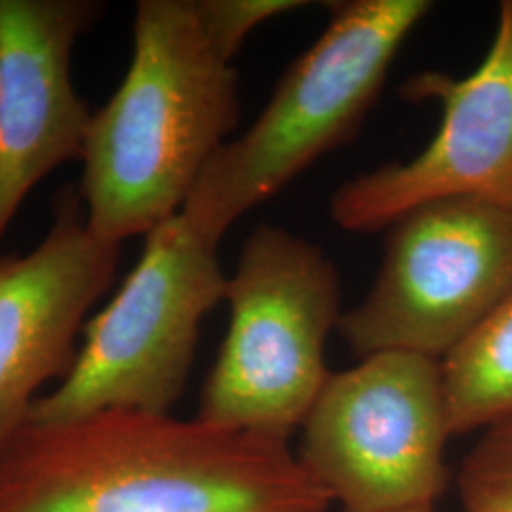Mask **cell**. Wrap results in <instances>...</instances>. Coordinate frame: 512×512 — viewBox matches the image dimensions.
<instances>
[{
    "mask_svg": "<svg viewBox=\"0 0 512 512\" xmlns=\"http://www.w3.org/2000/svg\"><path fill=\"white\" fill-rule=\"evenodd\" d=\"M304 6L302 0H196L207 37L228 61L260 23Z\"/></svg>",
    "mask_w": 512,
    "mask_h": 512,
    "instance_id": "cell-13",
    "label": "cell"
},
{
    "mask_svg": "<svg viewBox=\"0 0 512 512\" xmlns=\"http://www.w3.org/2000/svg\"><path fill=\"white\" fill-rule=\"evenodd\" d=\"M410 512H435V509H420V511H410Z\"/></svg>",
    "mask_w": 512,
    "mask_h": 512,
    "instance_id": "cell-14",
    "label": "cell"
},
{
    "mask_svg": "<svg viewBox=\"0 0 512 512\" xmlns=\"http://www.w3.org/2000/svg\"><path fill=\"white\" fill-rule=\"evenodd\" d=\"M287 440L169 414L27 421L0 446V512H329Z\"/></svg>",
    "mask_w": 512,
    "mask_h": 512,
    "instance_id": "cell-1",
    "label": "cell"
},
{
    "mask_svg": "<svg viewBox=\"0 0 512 512\" xmlns=\"http://www.w3.org/2000/svg\"><path fill=\"white\" fill-rule=\"evenodd\" d=\"M238 120V73L196 0L137 2L128 73L93 112L82 154L78 194L93 236L122 245L179 215Z\"/></svg>",
    "mask_w": 512,
    "mask_h": 512,
    "instance_id": "cell-2",
    "label": "cell"
},
{
    "mask_svg": "<svg viewBox=\"0 0 512 512\" xmlns=\"http://www.w3.org/2000/svg\"><path fill=\"white\" fill-rule=\"evenodd\" d=\"M101 10L93 0H0V241L44 177L82 160L93 112L71 59Z\"/></svg>",
    "mask_w": 512,
    "mask_h": 512,
    "instance_id": "cell-10",
    "label": "cell"
},
{
    "mask_svg": "<svg viewBox=\"0 0 512 512\" xmlns=\"http://www.w3.org/2000/svg\"><path fill=\"white\" fill-rule=\"evenodd\" d=\"M408 101H435L439 131L418 156L349 179L330 198L336 226L374 234L423 203L473 198L512 211V0L499 4L490 50L465 78L410 76Z\"/></svg>",
    "mask_w": 512,
    "mask_h": 512,
    "instance_id": "cell-8",
    "label": "cell"
},
{
    "mask_svg": "<svg viewBox=\"0 0 512 512\" xmlns=\"http://www.w3.org/2000/svg\"><path fill=\"white\" fill-rule=\"evenodd\" d=\"M217 247L183 215L148 232L122 289L84 325L73 370L29 420L57 425L107 410L169 414L183 395L203 317L224 300Z\"/></svg>",
    "mask_w": 512,
    "mask_h": 512,
    "instance_id": "cell-5",
    "label": "cell"
},
{
    "mask_svg": "<svg viewBox=\"0 0 512 512\" xmlns=\"http://www.w3.org/2000/svg\"><path fill=\"white\" fill-rule=\"evenodd\" d=\"M224 300L230 323L198 418L289 442L332 374L325 346L344 315L338 270L308 239L260 224Z\"/></svg>",
    "mask_w": 512,
    "mask_h": 512,
    "instance_id": "cell-4",
    "label": "cell"
},
{
    "mask_svg": "<svg viewBox=\"0 0 512 512\" xmlns=\"http://www.w3.org/2000/svg\"><path fill=\"white\" fill-rule=\"evenodd\" d=\"M429 0H348L281 76L251 128L226 141L203 169L183 215L219 245L245 213L268 202L321 156L348 145L378 101L406 37Z\"/></svg>",
    "mask_w": 512,
    "mask_h": 512,
    "instance_id": "cell-3",
    "label": "cell"
},
{
    "mask_svg": "<svg viewBox=\"0 0 512 512\" xmlns=\"http://www.w3.org/2000/svg\"><path fill=\"white\" fill-rule=\"evenodd\" d=\"M120 249L93 236L67 188L46 238L27 255H0V446L27 423L38 391L73 370L78 332L109 291Z\"/></svg>",
    "mask_w": 512,
    "mask_h": 512,
    "instance_id": "cell-9",
    "label": "cell"
},
{
    "mask_svg": "<svg viewBox=\"0 0 512 512\" xmlns=\"http://www.w3.org/2000/svg\"><path fill=\"white\" fill-rule=\"evenodd\" d=\"M385 232L380 272L338 325L361 359L408 351L440 361L512 293L511 209L437 200Z\"/></svg>",
    "mask_w": 512,
    "mask_h": 512,
    "instance_id": "cell-7",
    "label": "cell"
},
{
    "mask_svg": "<svg viewBox=\"0 0 512 512\" xmlns=\"http://www.w3.org/2000/svg\"><path fill=\"white\" fill-rule=\"evenodd\" d=\"M450 437L440 361L384 351L330 374L296 459L342 512L435 509Z\"/></svg>",
    "mask_w": 512,
    "mask_h": 512,
    "instance_id": "cell-6",
    "label": "cell"
},
{
    "mask_svg": "<svg viewBox=\"0 0 512 512\" xmlns=\"http://www.w3.org/2000/svg\"><path fill=\"white\" fill-rule=\"evenodd\" d=\"M456 486L463 512H512V418L480 431Z\"/></svg>",
    "mask_w": 512,
    "mask_h": 512,
    "instance_id": "cell-12",
    "label": "cell"
},
{
    "mask_svg": "<svg viewBox=\"0 0 512 512\" xmlns=\"http://www.w3.org/2000/svg\"><path fill=\"white\" fill-rule=\"evenodd\" d=\"M452 437L512 418V293L440 359Z\"/></svg>",
    "mask_w": 512,
    "mask_h": 512,
    "instance_id": "cell-11",
    "label": "cell"
}]
</instances>
